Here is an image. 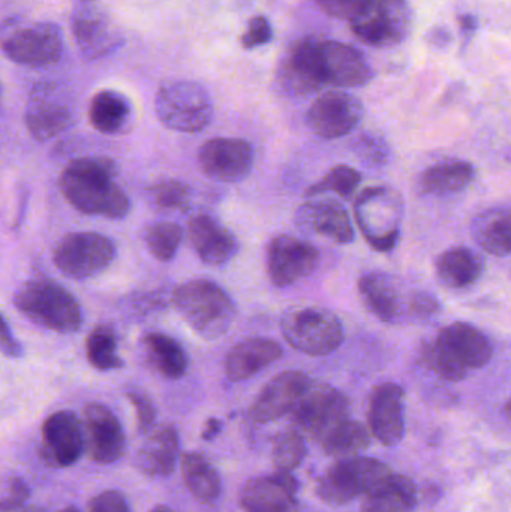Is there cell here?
<instances>
[{"label": "cell", "mask_w": 511, "mask_h": 512, "mask_svg": "<svg viewBox=\"0 0 511 512\" xmlns=\"http://www.w3.org/2000/svg\"><path fill=\"white\" fill-rule=\"evenodd\" d=\"M89 120L101 134H125L134 125V107L123 93L101 90L90 101Z\"/></svg>", "instance_id": "30"}, {"label": "cell", "mask_w": 511, "mask_h": 512, "mask_svg": "<svg viewBox=\"0 0 511 512\" xmlns=\"http://www.w3.org/2000/svg\"><path fill=\"white\" fill-rule=\"evenodd\" d=\"M5 56L24 66L54 65L62 59L65 44L60 27L54 23H35L21 27L2 42Z\"/></svg>", "instance_id": "14"}, {"label": "cell", "mask_w": 511, "mask_h": 512, "mask_svg": "<svg viewBox=\"0 0 511 512\" xmlns=\"http://www.w3.org/2000/svg\"><path fill=\"white\" fill-rule=\"evenodd\" d=\"M476 179V168L464 159H447L423 171L420 188L435 197L459 194Z\"/></svg>", "instance_id": "33"}, {"label": "cell", "mask_w": 511, "mask_h": 512, "mask_svg": "<svg viewBox=\"0 0 511 512\" xmlns=\"http://www.w3.org/2000/svg\"><path fill=\"white\" fill-rule=\"evenodd\" d=\"M273 463L281 472H291L302 465L306 457V444L300 430L288 429L278 433L273 439Z\"/></svg>", "instance_id": "40"}, {"label": "cell", "mask_w": 511, "mask_h": 512, "mask_svg": "<svg viewBox=\"0 0 511 512\" xmlns=\"http://www.w3.org/2000/svg\"><path fill=\"white\" fill-rule=\"evenodd\" d=\"M183 230L174 222H159L146 233V246L153 258L170 262L182 245Z\"/></svg>", "instance_id": "41"}, {"label": "cell", "mask_w": 511, "mask_h": 512, "mask_svg": "<svg viewBox=\"0 0 511 512\" xmlns=\"http://www.w3.org/2000/svg\"><path fill=\"white\" fill-rule=\"evenodd\" d=\"M60 512H81V511L78 510V508H75V507H66L65 510L60 511Z\"/></svg>", "instance_id": "56"}, {"label": "cell", "mask_w": 511, "mask_h": 512, "mask_svg": "<svg viewBox=\"0 0 511 512\" xmlns=\"http://www.w3.org/2000/svg\"><path fill=\"white\" fill-rule=\"evenodd\" d=\"M171 301L183 321L206 340L227 334L236 318L233 298L213 280H188L174 289Z\"/></svg>", "instance_id": "3"}, {"label": "cell", "mask_w": 511, "mask_h": 512, "mask_svg": "<svg viewBox=\"0 0 511 512\" xmlns=\"http://www.w3.org/2000/svg\"><path fill=\"white\" fill-rule=\"evenodd\" d=\"M89 512H131V507L122 493L105 490L89 502Z\"/></svg>", "instance_id": "49"}, {"label": "cell", "mask_w": 511, "mask_h": 512, "mask_svg": "<svg viewBox=\"0 0 511 512\" xmlns=\"http://www.w3.org/2000/svg\"><path fill=\"white\" fill-rule=\"evenodd\" d=\"M423 363L435 375L449 382L467 378L494 357L491 339L476 325L453 322L444 327L422 351Z\"/></svg>", "instance_id": "2"}, {"label": "cell", "mask_w": 511, "mask_h": 512, "mask_svg": "<svg viewBox=\"0 0 511 512\" xmlns=\"http://www.w3.org/2000/svg\"><path fill=\"white\" fill-rule=\"evenodd\" d=\"M155 108L162 125L183 134H197L212 122V98L197 81L165 83L156 93Z\"/></svg>", "instance_id": "7"}, {"label": "cell", "mask_w": 511, "mask_h": 512, "mask_svg": "<svg viewBox=\"0 0 511 512\" xmlns=\"http://www.w3.org/2000/svg\"><path fill=\"white\" fill-rule=\"evenodd\" d=\"M72 32L78 50L86 59H101L122 45V36L110 18L89 6L77 9L72 15Z\"/></svg>", "instance_id": "25"}, {"label": "cell", "mask_w": 511, "mask_h": 512, "mask_svg": "<svg viewBox=\"0 0 511 512\" xmlns=\"http://www.w3.org/2000/svg\"><path fill=\"white\" fill-rule=\"evenodd\" d=\"M435 273L446 288H468L482 276L483 259L473 249L455 246L438 256Z\"/></svg>", "instance_id": "32"}, {"label": "cell", "mask_w": 511, "mask_h": 512, "mask_svg": "<svg viewBox=\"0 0 511 512\" xmlns=\"http://www.w3.org/2000/svg\"><path fill=\"white\" fill-rule=\"evenodd\" d=\"M198 165L209 179L239 183L251 174L254 149L242 138H212L198 150Z\"/></svg>", "instance_id": "16"}, {"label": "cell", "mask_w": 511, "mask_h": 512, "mask_svg": "<svg viewBox=\"0 0 511 512\" xmlns=\"http://www.w3.org/2000/svg\"><path fill=\"white\" fill-rule=\"evenodd\" d=\"M317 39L305 38L297 42L279 69V83L291 95H309L326 86L321 69Z\"/></svg>", "instance_id": "23"}, {"label": "cell", "mask_w": 511, "mask_h": 512, "mask_svg": "<svg viewBox=\"0 0 511 512\" xmlns=\"http://www.w3.org/2000/svg\"><path fill=\"white\" fill-rule=\"evenodd\" d=\"M41 457L53 468L74 466L86 453L83 423L74 411H57L42 424Z\"/></svg>", "instance_id": "15"}, {"label": "cell", "mask_w": 511, "mask_h": 512, "mask_svg": "<svg viewBox=\"0 0 511 512\" xmlns=\"http://www.w3.org/2000/svg\"><path fill=\"white\" fill-rule=\"evenodd\" d=\"M30 498V487L15 475L0 477V512H14L23 508Z\"/></svg>", "instance_id": "45"}, {"label": "cell", "mask_w": 511, "mask_h": 512, "mask_svg": "<svg viewBox=\"0 0 511 512\" xmlns=\"http://www.w3.org/2000/svg\"><path fill=\"white\" fill-rule=\"evenodd\" d=\"M281 331L291 348L309 357H326L344 343L341 319L323 307H293L281 319Z\"/></svg>", "instance_id": "6"}, {"label": "cell", "mask_w": 511, "mask_h": 512, "mask_svg": "<svg viewBox=\"0 0 511 512\" xmlns=\"http://www.w3.org/2000/svg\"><path fill=\"white\" fill-rule=\"evenodd\" d=\"M371 445L369 430L359 421L347 420L321 441L324 453L336 459L357 456Z\"/></svg>", "instance_id": "37"}, {"label": "cell", "mask_w": 511, "mask_h": 512, "mask_svg": "<svg viewBox=\"0 0 511 512\" xmlns=\"http://www.w3.org/2000/svg\"><path fill=\"white\" fill-rule=\"evenodd\" d=\"M297 430L321 442L336 427L350 420V400L329 384H309L291 411Z\"/></svg>", "instance_id": "9"}, {"label": "cell", "mask_w": 511, "mask_h": 512, "mask_svg": "<svg viewBox=\"0 0 511 512\" xmlns=\"http://www.w3.org/2000/svg\"><path fill=\"white\" fill-rule=\"evenodd\" d=\"M84 2H90V0H84Z\"/></svg>", "instance_id": "57"}, {"label": "cell", "mask_w": 511, "mask_h": 512, "mask_svg": "<svg viewBox=\"0 0 511 512\" xmlns=\"http://www.w3.org/2000/svg\"><path fill=\"white\" fill-rule=\"evenodd\" d=\"M429 42L435 47H446L452 42V36H450V32L444 27H435L429 32L428 35Z\"/></svg>", "instance_id": "51"}, {"label": "cell", "mask_w": 511, "mask_h": 512, "mask_svg": "<svg viewBox=\"0 0 511 512\" xmlns=\"http://www.w3.org/2000/svg\"><path fill=\"white\" fill-rule=\"evenodd\" d=\"M369 0H315L326 14L339 20L351 21L368 5Z\"/></svg>", "instance_id": "48"}, {"label": "cell", "mask_w": 511, "mask_h": 512, "mask_svg": "<svg viewBox=\"0 0 511 512\" xmlns=\"http://www.w3.org/2000/svg\"><path fill=\"white\" fill-rule=\"evenodd\" d=\"M365 116V107L357 96L342 90L323 93L306 114V123L317 137L338 140L356 131Z\"/></svg>", "instance_id": "13"}, {"label": "cell", "mask_w": 511, "mask_h": 512, "mask_svg": "<svg viewBox=\"0 0 511 512\" xmlns=\"http://www.w3.org/2000/svg\"><path fill=\"white\" fill-rule=\"evenodd\" d=\"M296 227L309 236H321L339 245L354 240V227L350 215L341 203L329 198L308 201L297 210Z\"/></svg>", "instance_id": "24"}, {"label": "cell", "mask_w": 511, "mask_h": 512, "mask_svg": "<svg viewBox=\"0 0 511 512\" xmlns=\"http://www.w3.org/2000/svg\"><path fill=\"white\" fill-rule=\"evenodd\" d=\"M14 512H50L47 510H44V508H38V507H29V508H20V510L14 511Z\"/></svg>", "instance_id": "54"}, {"label": "cell", "mask_w": 511, "mask_h": 512, "mask_svg": "<svg viewBox=\"0 0 511 512\" xmlns=\"http://www.w3.org/2000/svg\"><path fill=\"white\" fill-rule=\"evenodd\" d=\"M359 294L366 309L386 324H398L405 315V295L390 274L383 271L363 274Z\"/></svg>", "instance_id": "28"}, {"label": "cell", "mask_w": 511, "mask_h": 512, "mask_svg": "<svg viewBox=\"0 0 511 512\" xmlns=\"http://www.w3.org/2000/svg\"><path fill=\"white\" fill-rule=\"evenodd\" d=\"M14 304L33 324L56 333H77L83 325V310L77 298L53 280L24 283L15 292Z\"/></svg>", "instance_id": "4"}, {"label": "cell", "mask_w": 511, "mask_h": 512, "mask_svg": "<svg viewBox=\"0 0 511 512\" xmlns=\"http://www.w3.org/2000/svg\"><path fill=\"white\" fill-rule=\"evenodd\" d=\"M87 361L99 372L122 369L123 360L117 354V336L110 325L93 328L86 342Z\"/></svg>", "instance_id": "38"}, {"label": "cell", "mask_w": 511, "mask_h": 512, "mask_svg": "<svg viewBox=\"0 0 511 512\" xmlns=\"http://www.w3.org/2000/svg\"><path fill=\"white\" fill-rule=\"evenodd\" d=\"M152 198L161 209L182 210L189 203V188L180 180L164 179L153 186Z\"/></svg>", "instance_id": "43"}, {"label": "cell", "mask_w": 511, "mask_h": 512, "mask_svg": "<svg viewBox=\"0 0 511 512\" xmlns=\"http://www.w3.org/2000/svg\"><path fill=\"white\" fill-rule=\"evenodd\" d=\"M353 152L362 165L372 168V170H381V168L387 167L392 159L390 144L387 143L384 135L375 131L362 132L354 140Z\"/></svg>", "instance_id": "42"}, {"label": "cell", "mask_w": 511, "mask_h": 512, "mask_svg": "<svg viewBox=\"0 0 511 512\" xmlns=\"http://www.w3.org/2000/svg\"><path fill=\"white\" fill-rule=\"evenodd\" d=\"M84 445L87 457L98 465H113L125 454L126 438L113 411L92 402L83 411Z\"/></svg>", "instance_id": "17"}, {"label": "cell", "mask_w": 511, "mask_h": 512, "mask_svg": "<svg viewBox=\"0 0 511 512\" xmlns=\"http://www.w3.org/2000/svg\"><path fill=\"white\" fill-rule=\"evenodd\" d=\"M357 227L377 252H390L401 237L404 201L389 186H371L354 203Z\"/></svg>", "instance_id": "5"}, {"label": "cell", "mask_w": 511, "mask_h": 512, "mask_svg": "<svg viewBox=\"0 0 511 512\" xmlns=\"http://www.w3.org/2000/svg\"><path fill=\"white\" fill-rule=\"evenodd\" d=\"M284 349L269 337H252L237 343L225 357V373L233 382L254 378L270 364L281 360Z\"/></svg>", "instance_id": "27"}, {"label": "cell", "mask_w": 511, "mask_h": 512, "mask_svg": "<svg viewBox=\"0 0 511 512\" xmlns=\"http://www.w3.org/2000/svg\"><path fill=\"white\" fill-rule=\"evenodd\" d=\"M221 429L222 421L216 420V418H210L206 423V427H204L201 438H203L204 441H213V439L221 433Z\"/></svg>", "instance_id": "52"}, {"label": "cell", "mask_w": 511, "mask_h": 512, "mask_svg": "<svg viewBox=\"0 0 511 512\" xmlns=\"http://www.w3.org/2000/svg\"><path fill=\"white\" fill-rule=\"evenodd\" d=\"M0 352L8 358H20L24 354L23 346L15 339L11 327L2 315H0Z\"/></svg>", "instance_id": "50"}, {"label": "cell", "mask_w": 511, "mask_h": 512, "mask_svg": "<svg viewBox=\"0 0 511 512\" xmlns=\"http://www.w3.org/2000/svg\"><path fill=\"white\" fill-rule=\"evenodd\" d=\"M150 512H173L171 508L165 507V505H159V507L153 508Z\"/></svg>", "instance_id": "55"}, {"label": "cell", "mask_w": 511, "mask_h": 512, "mask_svg": "<svg viewBox=\"0 0 511 512\" xmlns=\"http://www.w3.org/2000/svg\"><path fill=\"white\" fill-rule=\"evenodd\" d=\"M180 466L185 486L197 501L215 504L221 498V477L207 457L200 453H186Z\"/></svg>", "instance_id": "36"}, {"label": "cell", "mask_w": 511, "mask_h": 512, "mask_svg": "<svg viewBox=\"0 0 511 512\" xmlns=\"http://www.w3.org/2000/svg\"><path fill=\"white\" fill-rule=\"evenodd\" d=\"M413 12L407 0H369L350 21L354 35L372 47H396L411 32Z\"/></svg>", "instance_id": "10"}, {"label": "cell", "mask_w": 511, "mask_h": 512, "mask_svg": "<svg viewBox=\"0 0 511 512\" xmlns=\"http://www.w3.org/2000/svg\"><path fill=\"white\" fill-rule=\"evenodd\" d=\"M117 165L108 158H78L60 176V191L78 212L107 219H123L131 201L114 182Z\"/></svg>", "instance_id": "1"}, {"label": "cell", "mask_w": 511, "mask_h": 512, "mask_svg": "<svg viewBox=\"0 0 511 512\" xmlns=\"http://www.w3.org/2000/svg\"><path fill=\"white\" fill-rule=\"evenodd\" d=\"M324 83L339 89L363 87L371 83L374 71L362 51L339 41L318 42Z\"/></svg>", "instance_id": "19"}, {"label": "cell", "mask_w": 511, "mask_h": 512, "mask_svg": "<svg viewBox=\"0 0 511 512\" xmlns=\"http://www.w3.org/2000/svg\"><path fill=\"white\" fill-rule=\"evenodd\" d=\"M188 239L198 258L215 267L227 264L239 251L236 237L210 215H197L189 221Z\"/></svg>", "instance_id": "26"}, {"label": "cell", "mask_w": 511, "mask_h": 512, "mask_svg": "<svg viewBox=\"0 0 511 512\" xmlns=\"http://www.w3.org/2000/svg\"><path fill=\"white\" fill-rule=\"evenodd\" d=\"M69 96L56 83H39L30 92L24 122L35 140L48 141L65 132L72 123Z\"/></svg>", "instance_id": "12"}, {"label": "cell", "mask_w": 511, "mask_h": 512, "mask_svg": "<svg viewBox=\"0 0 511 512\" xmlns=\"http://www.w3.org/2000/svg\"><path fill=\"white\" fill-rule=\"evenodd\" d=\"M297 490L293 475L276 471L248 481L240 490L239 505L245 512H296Z\"/></svg>", "instance_id": "20"}, {"label": "cell", "mask_w": 511, "mask_h": 512, "mask_svg": "<svg viewBox=\"0 0 511 512\" xmlns=\"http://www.w3.org/2000/svg\"><path fill=\"white\" fill-rule=\"evenodd\" d=\"M392 469L386 463L371 457H348L327 469L318 480L315 492L318 498L333 507L350 504L383 483Z\"/></svg>", "instance_id": "8"}, {"label": "cell", "mask_w": 511, "mask_h": 512, "mask_svg": "<svg viewBox=\"0 0 511 512\" xmlns=\"http://www.w3.org/2000/svg\"><path fill=\"white\" fill-rule=\"evenodd\" d=\"M129 402L134 406L137 415V429L140 435H149L155 427L156 409L147 394L140 390L128 391Z\"/></svg>", "instance_id": "46"}, {"label": "cell", "mask_w": 511, "mask_h": 512, "mask_svg": "<svg viewBox=\"0 0 511 512\" xmlns=\"http://www.w3.org/2000/svg\"><path fill=\"white\" fill-rule=\"evenodd\" d=\"M143 343L147 360L159 375L174 381L188 372V354L174 337L164 333H149Z\"/></svg>", "instance_id": "35"}, {"label": "cell", "mask_w": 511, "mask_h": 512, "mask_svg": "<svg viewBox=\"0 0 511 512\" xmlns=\"http://www.w3.org/2000/svg\"><path fill=\"white\" fill-rule=\"evenodd\" d=\"M311 379L297 370L279 373L260 391L249 409L255 423L266 424L291 414Z\"/></svg>", "instance_id": "21"}, {"label": "cell", "mask_w": 511, "mask_h": 512, "mask_svg": "<svg viewBox=\"0 0 511 512\" xmlns=\"http://www.w3.org/2000/svg\"><path fill=\"white\" fill-rule=\"evenodd\" d=\"M419 504L417 487L405 475L390 474L363 496L362 512H413Z\"/></svg>", "instance_id": "31"}, {"label": "cell", "mask_w": 511, "mask_h": 512, "mask_svg": "<svg viewBox=\"0 0 511 512\" xmlns=\"http://www.w3.org/2000/svg\"><path fill=\"white\" fill-rule=\"evenodd\" d=\"M362 183V174L348 165H336L320 182L312 185L306 191V197H320V195L332 192L344 200H350Z\"/></svg>", "instance_id": "39"}, {"label": "cell", "mask_w": 511, "mask_h": 512, "mask_svg": "<svg viewBox=\"0 0 511 512\" xmlns=\"http://www.w3.org/2000/svg\"><path fill=\"white\" fill-rule=\"evenodd\" d=\"M116 255L113 240L92 231H81L60 240L53 261L57 270L69 279L83 280L107 270Z\"/></svg>", "instance_id": "11"}, {"label": "cell", "mask_w": 511, "mask_h": 512, "mask_svg": "<svg viewBox=\"0 0 511 512\" xmlns=\"http://www.w3.org/2000/svg\"><path fill=\"white\" fill-rule=\"evenodd\" d=\"M179 454V432L171 424H165L149 433V438L135 457V466L146 477H170L176 469Z\"/></svg>", "instance_id": "29"}, {"label": "cell", "mask_w": 511, "mask_h": 512, "mask_svg": "<svg viewBox=\"0 0 511 512\" xmlns=\"http://www.w3.org/2000/svg\"><path fill=\"white\" fill-rule=\"evenodd\" d=\"M443 312V304L431 292L414 291L405 297V315L417 322H429Z\"/></svg>", "instance_id": "44"}, {"label": "cell", "mask_w": 511, "mask_h": 512, "mask_svg": "<svg viewBox=\"0 0 511 512\" xmlns=\"http://www.w3.org/2000/svg\"><path fill=\"white\" fill-rule=\"evenodd\" d=\"M272 38L273 30L270 21L264 15H257L249 21L248 29L242 36V45L246 50H252V48L269 44Z\"/></svg>", "instance_id": "47"}, {"label": "cell", "mask_w": 511, "mask_h": 512, "mask_svg": "<svg viewBox=\"0 0 511 512\" xmlns=\"http://www.w3.org/2000/svg\"><path fill=\"white\" fill-rule=\"evenodd\" d=\"M318 262V249L297 237H275L267 248V274L276 288H287L311 276Z\"/></svg>", "instance_id": "18"}, {"label": "cell", "mask_w": 511, "mask_h": 512, "mask_svg": "<svg viewBox=\"0 0 511 512\" xmlns=\"http://www.w3.org/2000/svg\"><path fill=\"white\" fill-rule=\"evenodd\" d=\"M474 242L486 254L506 258L511 252V219L507 206L480 213L471 225Z\"/></svg>", "instance_id": "34"}, {"label": "cell", "mask_w": 511, "mask_h": 512, "mask_svg": "<svg viewBox=\"0 0 511 512\" xmlns=\"http://www.w3.org/2000/svg\"><path fill=\"white\" fill-rule=\"evenodd\" d=\"M369 429L386 447H395L405 435L404 388L384 382L372 391L369 400Z\"/></svg>", "instance_id": "22"}, {"label": "cell", "mask_w": 511, "mask_h": 512, "mask_svg": "<svg viewBox=\"0 0 511 512\" xmlns=\"http://www.w3.org/2000/svg\"><path fill=\"white\" fill-rule=\"evenodd\" d=\"M459 24H461V30L462 33H465V36H471V33L476 32L477 20L476 17H474V15H459Z\"/></svg>", "instance_id": "53"}]
</instances>
